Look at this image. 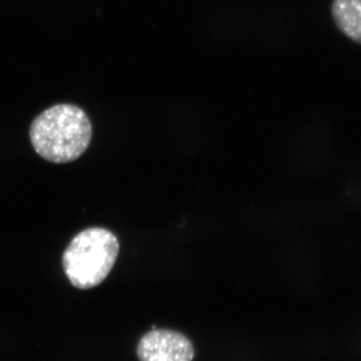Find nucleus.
Listing matches in <instances>:
<instances>
[{
	"label": "nucleus",
	"instance_id": "obj_1",
	"mask_svg": "<svg viewBox=\"0 0 361 361\" xmlns=\"http://www.w3.org/2000/svg\"><path fill=\"white\" fill-rule=\"evenodd\" d=\"M92 127L89 116L80 106L59 104L42 111L30 127L33 149L44 160L70 163L89 148Z\"/></svg>",
	"mask_w": 361,
	"mask_h": 361
},
{
	"label": "nucleus",
	"instance_id": "obj_2",
	"mask_svg": "<svg viewBox=\"0 0 361 361\" xmlns=\"http://www.w3.org/2000/svg\"><path fill=\"white\" fill-rule=\"evenodd\" d=\"M118 252V240L109 230L89 228L78 233L63 256L68 281L82 290L99 286L110 274Z\"/></svg>",
	"mask_w": 361,
	"mask_h": 361
},
{
	"label": "nucleus",
	"instance_id": "obj_3",
	"mask_svg": "<svg viewBox=\"0 0 361 361\" xmlns=\"http://www.w3.org/2000/svg\"><path fill=\"white\" fill-rule=\"evenodd\" d=\"M141 361H192L194 348L186 336L170 329H153L139 342Z\"/></svg>",
	"mask_w": 361,
	"mask_h": 361
},
{
	"label": "nucleus",
	"instance_id": "obj_4",
	"mask_svg": "<svg viewBox=\"0 0 361 361\" xmlns=\"http://www.w3.org/2000/svg\"><path fill=\"white\" fill-rule=\"evenodd\" d=\"M331 13L338 30L361 44V0H334Z\"/></svg>",
	"mask_w": 361,
	"mask_h": 361
}]
</instances>
